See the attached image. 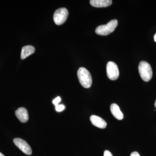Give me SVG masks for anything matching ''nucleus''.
<instances>
[{"label":"nucleus","mask_w":156,"mask_h":156,"mask_svg":"<svg viewBox=\"0 0 156 156\" xmlns=\"http://www.w3.org/2000/svg\"><path fill=\"white\" fill-rule=\"evenodd\" d=\"M77 76L81 85L85 88H90L92 86V80L90 72L84 67H80L77 71Z\"/></svg>","instance_id":"1"},{"label":"nucleus","mask_w":156,"mask_h":156,"mask_svg":"<svg viewBox=\"0 0 156 156\" xmlns=\"http://www.w3.org/2000/svg\"><path fill=\"white\" fill-rule=\"evenodd\" d=\"M118 24V21L117 20H112L105 25H100L98 27L95 29V33L99 35H108L115 30Z\"/></svg>","instance_id":"2"},{"label":"nucleus","mask_w":156,"mask_h":156,"mask_svg":"<svg viewBox=\"0 0 156 156\" xmlns=\"http://www.w3.org/2000/svg\"><path fill=\"white\" fill-rule=\"evenodd\" d=\"M138 70L141 79L145 82H148L152 77L153 72L150 64L147 62L142 61L140 62Z\"/></svg>","instance_id":"3"},{"label":"nucleus","mask_w":156,"mask_h":156,"mask_svg":"<svg viewBox=\"0 0 156 156\" xmlns=\"http://www.w3.org/2000/svg\"><path fill=\"white\" fill-rule=\"evenodd\" d=\"M69 16V12L66 8L57 9L53 14V20L56 25H60L66 21Z\"/></svg>","instance_id":"4"},{"label":"nucleus","mask_w":156,"mask_h":156,"mask_svg":"<svg viewBox=\"0 0 156 156\" xmlns=\"http://www.w3.org/2000/svg\"><path fill=\"white\" fill-rule=\"evenodd\" d=\"M107 75L109 79L112 80H115L119 75L118 66L113 62H108L106 66Z\"/></svg>","instance_id":"5"},{"label":"nucleus","mask_w":156,"mask_h":156,"mask_svg":"<svg viewBox=\"0 0 156 156\" xmlns=\"http://www.w3.org/2000/svg\"><path fill=\"white\" fill-rule=\"evenodd\" d=\"M13 141L15 145L26 154L30 155L32 153V151L30 146L24 140L20 138H15Z\"/></svg>","instance_id":"6"},{"label":"nucleus","mask_w":156,"mask_h":156,"mask_svg":"<svg viewBox=\"0 0 156 156\" xmlns=\"http://www.w3.org/2000/svg\"><path fill=\"white\" fill-rule=\"evenodd\" d=\"M15 115L21 122L25 123L28 121L29 115L27 110L23 107L19 108L15 111Z\"/></svg>","instance_id":"7"},{"label":"nucleus","mask_w":156,"mask_h":156,"mask_svg":"<svg viewBox=\"0 0 156 156\" xmlns=\"http://www.w3.org/2000/svg\"><path fill=\"white\" fill-rule=\"evenodd\" d=\"M90 121L93 126L101 129L106 128L107 123L102 118L95 115H92L90 118Z\"/></svg>","instance_id":"8"},{"label":"nucleus","mask_w":156,"mask_h":156,"mask_svg":"<svg viewBox=\"0 0 156 156\" xmlns=\"http://www.w3.org/2000/svg\"><path fill=\"white\" fill-rule=\"evenodd\" d=\"M112 1L111 0H91V5L96 8H105L112 5Z\"/></svg>","instance_id":"9"},{"label":"nucleus","mask_w":156,"mask_h":156,"mask_svg":"<svg viewBox=\"0 0 156 156\" xmlns=\"http://www.w3.org/2000/svg\"><path fill=\"white\" fill-rule=\"evenodd\" d=\"M111 112L113 116L117 119L122 120L124 118V115L121 112L119 107L116 104H112L110 106Z\"/></svg>","instance_id":"10"},{"label":"nucleus","mask_w":156,"mask_h":156,"mask_svg":"<svg viewBox=\"0 0 156 156\" xmlns=\"http://www.w3.org/2000/svg\"><path fill=\"white\" fill-rule=\"evenodd\" d=\"M35 51V49L34 47L31 45H27L23 47L20 56L21 59H24L27 58L31 54H33Z\"/></svg>","instance_id":"11"},{"label":"nucleus","mask_w":156,"mask_h":156,"mask_svg":"<svg viewBox=\"0 0 156 156\" xmlns=\"http://www.w3.org/2000/svg\"><path fill=\"white\" fill-rule=\"evenodd\" d=\"M61 101V98L60 97L58 96V97H56V98L54 99L53 101V103L55 105V106H57L58 105V103L60 102Z\"/></svg>","instance_id":"12"},{"label":"nucleus","mask_w":156,"mask_h":156,"mask_svg":"<svg viewBox=\"0 0 156 156\" xmlns=\"http://www.w3.org/2000/svg\"><path fill=\"white\" fill-rule=\"evenodd\" d=\"M65 108V107L64 105H57V106L56 107V110L57 112H60L62 111Z\"/></svg>","instance_id":"13"},{"label":"nucleus","mask_w":156,"mask_h":156,"mask_svg":"<svg viewBox=\"0 0 156 156\" xmlns=\"http://www.w3.org/2000/svg\"><path fill=\"white\" fill-rule=\"evenodd\" d=\"M104 156H113L111 152L109 151L105 150L104 153Z\"/></svg>","instance_id":"14"},{"label":"nucleus","mask_w":156,"mask_h":156,"mask_svg":"<svg viewBox=\"0 0 156 156\" xmlns=\"http://www.w3.org/2000/svg\"><path fill=\"white\" fill-rule=\"evenodd\" d=\"M130 156H140L137 152L134 151L131 154Z\"/></svg>","instance_id":"15"},{"label":"nucleus","mask_w":156,"mask_h":156,"mask_svg":"<svg viewBox=\"0 0 156 156\" xmlns=\"http://www.w3.org/2000/svg\"><path fill=\"white\" fill-rule=\"evenodd\" d=\"M154 40L155 42H156V34L154 36Z\"/></svg>","instance_id":"16"},{"label":"nucleus","mask_w":156,"mask_h":156,"mask_svg":"<svg viewBox=\"0 0 156 156\" xmlns=\"http://www.w3.org/2000/svg\"><path fill=\"white\" fill-rule=\"evenodd\" d=\"M0 156H5L4 155H3L2 153L0 152Z\"/></svg>","instance_id":"17"},{"label":"nucleus","mask_w":156,"mask_h":156,"mask_svg":"<svg viewBox=\"0 0 156 156\" xmlns=\"http://www.w3.org/2000/svg\"><path fill=\"white\" fill-rule=\"evenodd\" d=\"M154 106H155V108H156V100L155 102Z\"/></svg>","instance_id":"18"}]
</instances>
